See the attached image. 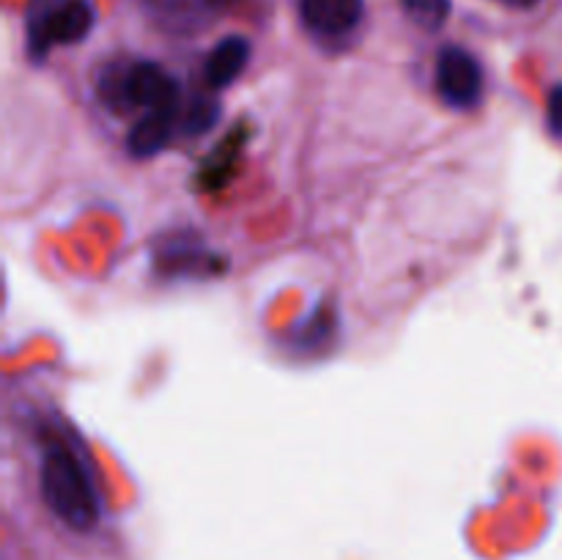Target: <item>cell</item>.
I'll return each mask as SVG.
<instances>
[{
  "label": "cell",
  "mask_w": 562,
  "mask_h": 560,
  "mask_svg": "<svg viewBox=\"0 0 562 560\" xmlns=\"http://www.w3.org/2000/svg\"><path fill=\"white\" fill-rule=\"evenodd\" d=\"M42 494L55 516L71 530H91L99 522V497L88 478L86 467L66 443H53L44 448L42 459Z\"/></svg>",
  "instance_id": "obj_1"
},
{
  "label": "cell",
  "mask_w": 562,
  "mask_h": 560,
  "mask_svg": "<svg viewBox=\"0 0 562 560\" xmlns=\"http://www.w3.org/2000/svg\"><path fill=\"white\" fill-rule=\"evenodd\" d=\"M102 99L113 108H146V110H176L179 108V86L173 77L151 60L115 69L99 82Z\"/></svg>",
  "instance_id": "obj_2"
},
{
  "label": "cell",
  "mask_w": 562,
  "mask_h": 560,
  "mask_svg": "<svg viewBox=\"0 0 562 560\" xmlns=\"http://www.w3.org/2000/svg\"><path fill=\"white\" fill-rule=\"evenodd\" d=\"M93 9L88 0H42L31 11L27 36L33 53H47L53 44H75L91 31Z\"/></svg>",
  "instance_id": "obj_3"
},
{
  "label": "cell",
  "mask_w": 562,
  "mask_h": 560,
  "mask_svg": "<svg viewBox=\"0 0 562 560\" xmlns=\"http://www.w3.org/2000/svg\"><path fill=\"white\" fill-rule=\"evenodd\" d=\"M437 91L450 108H472L483 93V69L464 47H445L437 58Z\"/></svg>",
  "instance_id": "obj_4"
},
{
  "label": "cell",
  "mask_w": 562,
  "mask_h": 560,
  "mask_svg": "<svg viewBox=\"0 0 562 560\" xmlns=\"http://www.w3.org/2000/svg\"><path fill=\"white\" fill-rule=\"evenodd\" d=\"M302 20L322 36H344L362 20V0H302Z\"/></svg>",
  "instance_id": "obj_5"
},
{
  "label": "cell",
  "mask_w": 562,
  "mask_h": 560,
  "mask_svg": "<svg viewBox=\"0 0 562 560\" xmlns=\"http://www.w3.org/2000/svg\"><path fill=\"white\" fill-rule=\"evenodd\" d=\"M173 124L176 110H146V115L132 126L130 137H126V148L132 157L146 159L162 152L173 135Z\"/></svg>",
  "instance_id": "obj_6"
},
{
  "label": "cell",
  "mask_w": 562,
  "mask_h": 560,
  "mask_svg": "<svg viewBox=\"0 0 562 560\" xmlns=\"http://www.w3.org/2000/svg\"><path fill=\"white\" fill-rule=\"evenodd\" d=\"M250 60V42L245 36H225L206 58V82L212 88H228L245 71Z\"/></svg>",
  "instance_id": "obj_7"
},
{
  "label": "cell",
  "mask_w": 562,
  "mask_h": 560,
  "mask_svg": "<svg viewBox=\"0 0 562 560\" xmlns=\"http://www.w3.org/2000/svg\"><path fill=\"white\" fill-rule=\"evenodd\" d=\"M404 9L412 20L426 31H437L450 14V0H404Z\"/></svg>",
  "instance_id": "obj_8"
},
{
  "label": "cell",
  "mask_w": 562,
  "mask_h": 560,
  "mask_svg": "<svg viewBox=\"0 0 562 560\" xmlns=\"http://www.w3.org/2000/svg\"><path fill=\"white\" fill-rule=\"evenodd\" d=\"M220 119V108L214 99H198V102L190 104V110H187V132L190 135H201V132H209L214 124H217Z\"/></svg>",
  "instance_id": "obj_9"
},
{
  "label": "cell",
  "mask_w": 562,
  "mask_h": 560,
  "mask_svg": "<svg viewBox=\"0 0 562 560\" xmlns=\"http://www.w3.org/2000/svg\"><path fill=\"white\" fill-rule=\"evenodd\" d=\"M549 124L554 132H562V86H558L549 97Z\"/></svg>",
  "instance_id": "obj_10"
},
{
  "label": "cell",
  "mask_w": 562,
  "mask_h": 560,
  "mask_svg": "<svg viewBox=\"0 0 562 560\" xmlns=\"http://www.w3.org/2000/svg\"><path fill=\"white\" fill-rule=\"evenodd\" d=\"M499 3L514 5V9H532V5H536L538 0H499Z\"/></svg>",
  "instance_id": "obj_11"
}]
</instances>
